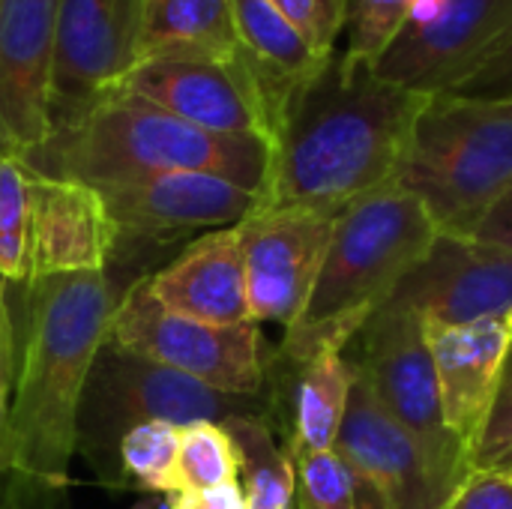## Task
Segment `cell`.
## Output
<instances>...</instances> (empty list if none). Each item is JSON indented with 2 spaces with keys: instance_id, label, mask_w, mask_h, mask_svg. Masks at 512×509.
I'll return each instance as SVG.
<instances>
[{
  "instance_id": "8d00e7d4",
  "label": "cell",
  "mask_w": 512,
  "mask_h": 509,
  "mask_svg": "<svg viewBox=\"0 0 512 509\" xmlns=\"http://www.w3.org/2000/svg\"><path fill=\"white\" fill-rule=\"evenodd\" d=\"M504 321H507V330H510V333H512V309H510V312H507V318H504Z\"/></svg>"
},
{
  "instance_id": "f1b7e54d",
  "label": "cell",
  "mask_w": 512,
  "mask_h": 509,
  "mask_svg": "<svg viewBox=\"0 0 512 509\" xmlns=\"http://www.w3.org/2000/svg\"><path fill=\"white\" fill-rule=\"evenodd\" d=\"M512 450V339L504 363H501V375H498V387L483 423V432L474 444L471 453V471H492L507 453Z\"/></svg>"
},
{
  "instance_id": "8fae6325",
  "label": "cell",
  "mask_w": 512,
  "mask_h": 509,
  "mask_svg": "<svg viewBox=\"0 0 512 509\" xmlns=\"http://www.w3.org/2000/svg\"><path fill=\"white\" fill-rule=\"evenodd\" d=\"M123 90L216 135H258L270 141L258 84L240 51L162 48L141 57Z\"/></svg>"
},
{
  "instance_id": "7402d4cb",
  "label": "cell",
  "mask_w": 512,
  "mask_h": 509,
  "mask_svg": "<svg viewBox=\"0 0 512 509\" xmlns=\"http://www.w3.org/2000/svg\"><path fill=\"white\" fill-rule=\"evenodd\" d=\"M222 426L237 453L246 509H297L294 462L276 432L258 417H231Z\"/></svg>"
},
{
  "instance_id": "836d02e7",
  "label": "cell",
  "mask_w": 512,
  "mask_h": 509,
  "mask_svg": "<svg viewBox=\"0 0 512 509\" xmlns=\"http://www.w3.org/2000/svg\"><path fill=\"white\" fill-rule=\"evenodd\" d=\"M168 509H246V498L240 483H228L201 492H177L171 495Z\"/></svg>"
},
{
  "instance_id": "9c48e42d",
  "label": "cell",
  "mask_w": 512,
  "mask_h": 509,
  "mask_svg": "<svg viewBox=\"0 0 512 509\" xmlns=\"http://www.w3.org/2000/svg\"><path fill=\"white\" fill-rule=\"evenodd\" d=\"M512 33V0H420L375 72L420 96L453 93Z\"/></svg>"
},
{
  "instance_id": "7a4b0ae2",
  "label": "cell",
  "mask_w": 512,
  "mask_h": 509,
  "mask_svg": "<svg viewBox=\"0 0 512 509\" xmlns=\"http://www.w3.org/2000/svg\"><path fill=\"white\" fill-rule=\"evenodd\" d=\"M426 102L429 96L384 81L372 60L333 48L279 117L258 207L342 210L396 183Z\"/></svg>"
},
{
  "instance_id": "ffe728a7",
  "label": "cell",
  "mask_w": 512,
  "mask_h": 509,
  "mask_svg": "<svg viewBox=\"0 0 512 509\" xmlns=\"http://www.w3.org/2000/svg\"><path fill=\"white\" fill-rule=\"evenodd\" d=\"M150 294L171 312L204 324H249L246 264L237 225L192 240L162 270L147 273Z\"/></svg>"
},
{
  "instance_id": "d6986e66",
  "label": "cell",
  "mask_w": 512,
  "mask_h": 509,
  "mask_svg": "<svg viewBox=\"0 0 512 509\" xmlns=\"http://www.w3.org/2000/svg\"><path fill=\"white\" fill-rule=\"evenodd\" d=\"M426 339L438 375L444 423L471 459L512 333L504 318H489L462 327H426Z\"/></svg>"
},
{
  "instance_id": "484cf974",
  "label": "cell",
  "mask_w": 512,
  "mask_h": 509,
  "mask_svg": "<svg viewBox=\"0 0 512 509\" xmlns=\"http://www.w3.org/2000/svg\"><path fill=\"white\" fill-rule=\"evenodd\" d=\"M180 450V426L153 420L135 426L120 444L123 489L168 495Z\"/></svg>"
},
{
  "instance_id": "4316f807",
  "label": "cell",
  "mask_w": 512,
  "mask_h": 509,
  "mask_svg": "<svg viewBox=\"0 0 512 509\" xmlns=\"http://www.w3.org/2000/svg\"><path fill=\"white\" fill-rule=\"evenodd\" d=\"M297 509H357V480L336 450L291 456Z\"/></svg>"
},
{
  "instance_id": "4fadbf2b",
  "label": "cell",
  "mask_w": 512,
  "mask_h": 509,
  "mask_svg": "<svg viewBox=\"0 0 512 509\" xmlns=\"http://www.w3.org/2000/svg\"><path fill=\"white\" fill-rule=\"evenodd\" d=\"M387 303L414 312L426 327L507 318L512 309V252L483 237L438 234Z\"/></svg>"
},
{
  "instance_id": "ac0fdd59",
  "label": "cell",
  "mask_w": 512,
  "mask_h": 509,
  "mask_svg": "<svg viewBox=\"0 0 512 509\" xmlns=\"http://www.w3.org/2000/svg\"><path fill=\"white\" fill-rule=\"evenodd\" d=\"M351 384L354 366L342 348H318L303 357H285L273 348L267 366V426L282 435L288 456L333 450Z\"/></svg>"
},
{
  "instance_id": "f35d334b",
  "label": "cell",
  "mask_w": 512,
  "mask_h": 509,
  "mask_svg": "<svg viewBox=\"0 0 512 509\" xmlns=\"http://www.w3.org/2000/svg\"><path fill=\"white\" fill-rule=\"evenodd\" d=\"M0 285H3V282H0Z\"/></svg>"
},
{
  "instance_id": "4dcf8cb0",
  "label": "cell",
  "mask_w": 512,
  "mask_h": 509,
  "mask_svg": "<svg viewBox=\"0 0 512 509\" xmlns=\"http://www.w3.org/2000/svg\"><path fill=\"white\" fill-rule=\"evenodd\" d=\"M441 509H512V480L498 471H474Z\"/></svg>"
},
{
  "instance_id": "8992f818",
  "label": "cell",
  "mask_w": 512,
  "mask_h": 509,
  "mask_svg": "<svg viewBox=\"0 0 512 509\" xmlns=\"http://www.w3.org/2000/svg\"><path fill=\"white\" fill-rule=\"evenodd\" d=\"M231 417L270 420V399L234 396L213 390L195 378L144 360L114 339H102L96 348L75 414V456H81L96 474L99 486L123 489L120 444L141 423H225Z\"/></svg>"
},
{
  "instance_id": "44dd1931",
  "label": "cell",
  "mask_w": 512,
  "mask_h": 509,
  "mask_svg": "<svg viewBox=\"0 0 512 509\" xmlns=\"http://www.w3.org/2000/svg\"><path fill=\"white\" fill-rule=\"evenodd\" d=\"M240 57L249 66L270 123V144L279 117L303 78H309L327 54H318L300 30L270 0H231Z\"/></svg>"
},
{
  "instance_id": "603a6c76",
  "label": "cell",
  "mask_w": 512,
  "mask_h": 509,
  "mask_svg": "<svg viewBox=\"0 0 512 509\" xmlns=\"http://www.w3.org/2000/svg\"><path fill=\"white\" fill-rule=\"evenodd\" d=\"M240 51L231 0H147L144 6V54L162 48Z\"/></svg>"
},
{
  "instance_id": "d590c367",
  "label": "cell",
  "mask_w": 512,
  "mask_h": 509,
  "mask_svg": "<svg viewBox=\"0 0 512 509\" xmlns=\"http://www.w3.org/2000/svg\"><path fill=\"white\" fill-rule=\"evenodd\" d=\"M492 471H498V474H510V471H512V450L507 453V456H504V459H501V462H498V465H495V468H492Z\"/></svg>"
},
{
  "instance_id": "9a60e30c",
  "label": "cell",
  "mask_w": 512,
  "mask_h": 509,
  "mask_svg": "<svg viewBox=\"0 0 512 509\" xmlns=\"http://www.w3.org/2000/svg\"><path fill=\"white\" fill-rule=\"evenodd\" d=\"M333 450L384 501V509H441L456 492L432 471L420 444L381 408L357 369Z\"/></svg>"
},
{
  "instance_id": "e0dca14e",
  "label": "cell",
  "mask_w": 512,
  "mask_h": 509,
  "mask_svg": "<svg viewBox=\"0 0 512 509\" xmlns=\"http://www.w3.org/2000/svg\"><path fill=\"white\" fill-rule=\"evenodd\" d=\"M117 246L120 228L99 189L78 180L33 177L30 279L111 270Z\"/></svg>"
},
{
  "instance_id": "52a82bcc",
  "label": "cell",
  "mask_w": 512,
  "mask_h": 509,
  "mask_svg": "<svg viewBox=\"0 0 512 509\" xmlns=\"http://www.w3.org/2000/svg\"><path fill=\"white\" fill-rule=\"evenodd\" d=\"M108 339L126 351L195 378L213 390L234 396H264L273 348L255 321L219 327L183 318L165 309L147 285V273L135 276L114 300Z\"/></svg>"
},
{
  "instance_id": "e575fe53",
  "label": "cell",
  "mask_w": 512,
  "mask_h": 509,
  "mask_svg": "<svg viewBox=\"0 0 512 509\" xmlns=\"http://www.w3.org/2000/svg\"><path fill=\"white\" fill-rule=\"evenodd\" d=\"M477 237H483L489 243H498V246H504V249L512 252V192L489 213V219L483 222Z\"/></svg>"
},
{
  "instance_id": "6da1fadb",
  "label": "cell",
  "mask_w": 512,
  "mask_h": 509,
  "mask_svg": "<svg viewBox=\"0 0 512 509\" xmlns=\"http://www.w3.org/2000/svg\"><path fill=\"white\" fill-rule=\"evenodd\" d=\"M15 324V390L0 509H63L81 387L120 291L111 273H63L3 285Z\"/></svg>"
},
{
  "instance_id": "5bb4252c",
  "label": "cell",
  "mask_w": 512,
  "mask_h": 509,
  "mask_svg": "<svg viewBox=\"0 0 512 509\" xmlns=\"http://www.w3.org/2000/svg\"><path fill=\"white\" fill-rule=\"evenodd\" d=\"M99 195L126 243H165L192 231H219L240 225L258 210L261 198L225 177L201 171L156 174L120 186H105Z\"/></svg>"
},
{
  "instance_id": "74e56055",
  "label": "cell",
  "mask_w": 512,
  "mask_h": 509,
  "mask_svg": "<svg viewBox=\"0 0 512 509\" xmlns=\"http://www.w3.org/2000/svg\"><path fill=\"white\" fill-rule=\"evenodd\" d=\"M507 477H510V480H512V471H510V474H507Z\"/></svg>"
},
{
  "instance_id": "d4e9b609",
  "label": "cell",
  "mask_w": 512,
  "mask_h": 509,
  "mask_svg": "<svg viewBox=\"0 0 512 509\" xmlns=\"http://www.w3.org/2000/svg\"><path fill=\"white\" fill-rule=\"evenodd\" d=\"M237 477V453L222 423H192L180 429V450L168 495L228 486L237 483Z\"/></svg>"
},
{
  "instance_id": "5b68a950",
  "label": "cell",
  "mask_w": 512,
  "mask_h": 509,
  "mask_svg": "<svg viewBox=\"0 0 512 509\" xmlns=\"http://www.w3.org/2000/svg\"><path fill=\"white\" fill-rule=\"evenodd\" d=\"M396 183L426 207L438 234L477 237L512 192V99L429 96Z\"/></svg>"
},
{
  "instance_id": "83f0119b",
  "label": "cell",
  "mask_w": 512,
  "mask_h": 509,
  "mask_svg": "<svg viewBox=\"0 0 512 509\" xmlns=\"http://www.w3.org/2000/svg\"><path fill=\"white\" fill-rule=\"evenodd\" d=\"M420 0H348V54L378 60Z\"/></svg>"
},
{
  "instance_id": "2e32d148",
  "label": "cell",
  "mask_w": 512,
  "mask_h": 509,
  "mask_svg": "<svg viewBox=\"0 0 512 509\" xmlns=\"http://www.w3.org/2000/svg\"><path fill=\"white\" fill-rule=\"evenodd\" d=\"M57 0H0V153L27 156L51 135Z\"/></svg>"
},
{
  "instance_id": "30bf717a",
  "label": "cell",
  "mask_w": 512,
  "mask_h": 509,
  "mask_svg": "<svg viewBox=\"0 0 512 509\" xmlns=\"http://www.w3.org/2000/svg\"><path fill=\"white\" fill-rule=\"evenodd\" d=\"M147 0H57L51 129L123 87L144 57Z\"/></svg>"
},
{
  "instance_id": "7c38bea8",
  "label": "cell",
  "mask_w": 512,
  "mask_h": 509,
  "mask_svg": "<svg viewBox=\"0 0 512 509\" xmlns=\"http://www.w3.org/2000/svg\"><path fill=\"white\" fill-rule=\"evenodd\" d=\"M339 210L258 207L237 231L243 243L249 312L255 324L291 330L321 273Z\"/></svg>"
},
{
  "instance_id": "f546056e",
  "label": "cell",
  "mask_w": 512,
  "mask_h": 509,
  "mask_svg": "<svg viewBox=\"0 0 512 509\" xmlns=\"http://www.w3.org/2000/svg\"><path fill=\"white\" fill-rule=\"evenodd\" d=\"M270 3L300 30V36L318 54H330L336 48V39L345 33L348 0H270Z\"/></svg>"
},
{
  "instance_id": "ba28073f",
  "label": "cell",
  "mask_w": 512,
  "mask_h": 509,
  "mask_svg": "<svg viewBox=\"0 0 512 509\" xmlns=\"http://www.w3.org/2000/svg\"><path fill=\"white\" fill-rule=\"evenodd\" d=\"M345 357L369 384L381 408L420 444L432 471L459 489L474 471L468 450L444 423L438 375L423 321L402 306H381L348 342Z\"/></svg>"
},
{
  "instance_id": "cb8c5ba5",
  "label": "cell",
  "mask_w": 512,
  "mask_h": 509,
  "mask_svg": "<svg viewBox=\"0 0 512 509\" xmlns=\"http://www.w3.org/2000/svg\"><path fill=\"white\" fill-rule=\"evenodd\" d=\"M33 168L18 153H0V282H30Z\"/></svg>"
},
{
  "instance_id": "1f68e13d",
  "label": "cell",
  "mask_w": 512,
  "mask_h": 509,
  "mask_svg": "<svg viewBox=\"0 0 512 509\" xmlns=\"http://www.w3.org/2000/svg\"><path fill=\"white\" fill-rule=\"evenodd\" d=\"M453 96L468 99H512V33L507 42L465 81L453 90Z\"/></svg>"
},
{
  "instance_id": "3957f363",
  "label": "cell",
  "mask_w": 512,
  "mask_h": 509,
  "mask_svg": "<svg viewBox=\"0 0 512 509\" xmlns=\"http://www.w3.org/2000/svg\"><path fill=\"white\" fill-rule=\"evenodd\" d=\"M24 162L42 177L78 180L93 189L156 174L201 171L225 177L261 198L273 144L258 135L204 132L117 87L75 120L54 126Z\"/></svg>"
},
{
  "instance_id": "277c9868",
  "label": "cell",
  "mask_w": 512,
  "mask_h": 509,
  "mask_svg": "<svg viewBox=\"0 0 512 509\" xmlns=\"http://www.w3.org/2000/svg\"><path fill=\"white\" fill-rule=\"evenodd\" d=\"M435 237L438 228L426 207L399 183L342 207L309 303L276 351L285 357H303L318 348L345 351L357 330L423 261Z\"/></svg>"
},
{
  "instance_id": "d6a6232c",
  "label": "cell",
  "mask_w": 512,
  "mask_h": 509,
  "mask_svg": "<svg viewBox=\"0 0 512 509\" xmlns=\"http://www.w3.org/2000/svg\"><path fill=\"white\" fill-rule=\"evenodd\" d=\"M12 390H15V324L0 285V477L6 468V429H9Z\"/></svg>"
}]
</instances>
